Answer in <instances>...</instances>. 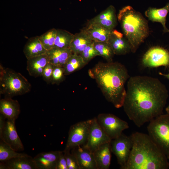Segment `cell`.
<instances>
[{"instance_id":"cell-1","label":"cell","mask_w":169,"mask_h":169,"mask_svg":"<svg viewBox=\"0 0 169 169\" xmlns=\"http://www.w3.org/2000/svg\"><path fill=\"white\" fill-rule=\"evenodd\" d=\"M168 97L167 90L158 79L131 77L123 107L129 119L140 127L161 115Z\"/></svg>"},{"instance_id":"cell-2","label":"cell","mask_w":169,"mask_h":169,"mask_svg":"<svg viewBox=\"0 0 169 169\" xmlns=\"http://www.w3.org/2000/svg\"><path fill=\"white\" fill-rule=\"evenodd\" d=\"M88 73L108 101L116 108L123 106L126 94L125 85L129 78L124 65L118 62H99Z\"/></svg>"},{"instance_id":"cell-3","label":"cell","mask_w":169,"mask_h":169,"mask_svg":"<svg viewBox=\"0 0 169 169\" xmlns=\"http://www.w3.org/2000/svg\"><path fill=\"white\" fill-rule=\"evenodd\" d=\"M131 153L122 169H167L168 159L148 135L135 132L130 136Z\"/></svg>"},{"instance_id":"cell-4","label":"cell","mask_w":169,"mask_h":169,"mask_svg":"<svg viewBox=\"0 0 169 169\" xmlns=\"http://www.w3.org/2000/svg\"><path fill=\"white\" fill-rule=\"evenodd\" d=\"M117 17L129 43L131 52L135 53L149 35L147 21L140 13L130 6L120 9Z\"/></svg>"},{"instance_id":"cell-5","label":"cell","mask_w":169,"mask_h":169,"mask_svg":"<svg viewBox=\"0 0 169 169\" xmlns=\"http://www.w3.org/2000/svg\"><path fill=\"white\" fill-rule=\"evenodd\" d=\"M31 85L20 73L0 66V93L12 98L29 92Z\"/></svg>"},{"instance_id":"cell-6","label":"cell","mask_w":169,"mask_h":169,"mask_svg":"<svg viewBox=\"0 0 169 169\" xmlns=\"http://www.w3.org/2000/svg\"><path fill=\"white\" fill-rule=\"evenodd\" d=\"M147 130L149 136L169 159V115L162 114L152 120Z\"/></svg>"},{"instance_id":"cell-7","label":"cell","mask_w":169,"mask_h":169,"mask_svg":"<svg viewBox=\"0 0 169 169\" xmlns=\"http://www.w3.org/2000/svg\"><path fill=\"white\" fill-rule=\"evenodd\" d=\"M96 118L101 127L111 140L119 136L129 127L127 122L111 114L101 113Z\"/></svg>"},{"instance_id":"cell-8","label":"cell","mask_w":169,"mask_h":169,"mask_svg":"<svg viewBox=\"0 0 169 169\" xmlns=\"http://www.w3.org/2000/svg\"><path fill=\"white\" fill-rule=\"evenodd\" d=\"M91 121L92 119L81 121L70 126L64 151H70L75 147L86 144Z\"/></svg>"},{"instance_id":"cell-9","label":"cell","mask_w":169,"mask_h":169,"mask_svg":"<svg viewBox=\"0 0 169 169\" xmlns=\"http://www.w3.org/2000/svg\"><path fill=\"white\" fill-rule=\"evenodd\" d=\"M110 143L112 152L116 156L120 168L122 169L131 153L132 146L131 137L122 133L117 138L111 140Z\"/></svg>"},{"instance_id":"cell-10","label":"cell","mask_w":169,"mask_h":169,"mask_svg":"<svg viewBox=\"0 0 169 169\" xmlns=\"http://www.w3.org/2000/svg\"><path fill=\"white\" fill-rule=\"evenodd\" d=\"M142 62L145 67L154 68L169 66V52L160 47L150 49L143 55Z\"/></svg>"},{"instance_id":"cell-11","label":"cell","mask_w":169,"mask_h":169,"mask_svg":"<svg viewBox=\"0 0 169 169\" xmlns=\"http://www.w3.org/2000/svg\"><path fill=\"white\" fill-rule=\"evenodd\" d=\"M15 120L6 119L5 125L0 131V140L17 152L24 150V146L18 134Z\"/></svg>"},{"instance_id":"cell-12","label":"cell","mask_w":169,"mask_h":169,"mask_svg":"<svg viewBox=\"0 0 169 169\" xmlns=\"http://www.w3.org/2000/svg\"><path fill=\"white\" fill-rule=\"evenodd\" d=\"M111 140L101 127L96 118L92 119L85 146L93 153L100 146Z\"/></svg>"},{"instance_id":"cell-13","label":"cell","mask_w":169,"mask_h":169,"mask_svg":"<svg viewBox=\"0 0 169 169\" xmlns=\"http://www.w3.org/2000/svg\"><path fill=\"white\" fill-rule=\"evenodd\" d=\"M117 20L115 9L113 6L110 5L97 15L89 20L87 23L98 25L112 31L117 25Z\"/></svg>"},{"instance_id":"cell-14","label":"cell","mask_w":169,"mask_h":169,"mask_svg":"<svg viewBox=\"0 0 169 169\" xmlns=\"http://www.w3.org/2000/svg\"><path fill=\"white\" fill-rule=\"evenodd\" d=\"M70 152L76 158L80 169H97L93 153L85 145L75 147Z\"/></svg>"},{"instance_id":"cell-15","label":"cell","mask_w":169,"mask_h":169,"mask_svg":"<svg viewBox=\"0 0 169 169\" xmlns=\"http://www.w3.org/2000/svg\"><path fill=\"white\" fill-rule=\"evenodd\" d=\"M107 43L111 48L114 54L123 55L131 52L130 46L126 39L122 33L113 29Z\"/></svg>"},{"instance_id":"cell-16","label":"cell","mask_w":169,"mask_h":169,"mask_svg":"<svg viewBox=\"0 0 169 169\" xmlns=\"http://www.w3.org/2000/svg\"><path fill=\"white\" fill-rule=\"evenodd\" d=\"M0 169H37L33 158L26 154L8 161L0 162Z\"/></svg>"},{"instance_id":"cell-17","label":"cell","mask_w":169,"mask_h":169,"mask_svg":"<svg viewBox=\"0 0 169 169\" xmlns=\"http://www.w3.org/2000/svg\"><path fill=\"white\" fill-rule=\"evenodd\" d=\"M61 151L40 153L33 158L37 169H56Z\"/></svg>"},{"instance_id":"cell-18","label":"cell","mask_w":169,"mask_h":169,"mask_svg":"<svg viewBox=\"0 0 169 169\" xmlns=\"http://www.w3.org/2000/svg\"><path fill=\"white\" fill-rule=\"evenodd\" d=\"M20 113V105L17 100L5 97L0 100V114L6 119L16 120Z\"/></svg>"},{"instance_id":"cell-19","label":"cell","mask_w":169,"mask_h":169,"mask_svg":"<svg viewBox=\"0 0 169 169\" xmlns=\"http://www.w3.org/2000/svg\"><path fill=\"white\" fill-rule=\"evenodd\" d=\"M111 153L110 142L101 145L93 152L97 169L109 168Z\"/></svg>"},{"instance_id":"cell-20","label":"cell","mask_w":169,"mask_h":169,"mask_svg":"<svg viewBox=\"0 0 169 169\" xmlns=\"http://www.w3.org/2000/svg\"><path fill=\"white\" fill-rule=\"evenodd\" d=\"M81 30L94 42H107L112 31L98 25L88 23Z\"/></svg>"},{"instance_id":"cell-21","label":"cell","mask_w":169,"mask_h":169,"mask_svg":"<svg viewBox=\"0 0 169 169\" xmlns=\"http://www.w3.org/2000/svg\"><path fill=\"white\" fill-rule=\"evenodd\" d=\"M27 59V70L30 76L34 77L42 76L44 68L49 62L46 54Z\"/></svg>"},{"instance_id":"cell-22","label":"cell","mask_w":169,"mask_h":169,"mask_svg":"<svg viewBox=\"0 0 169 169\" xmlns=\"http://www.w3.org/2000/svg\"><path fill=\"white\" fill-rule=\"evenodd\" d=\"M69 49L54 47L47 50L46 54L49 63L54 66L64 67L69 57L73 54Z\"/></svg>"},{"instance_id":"cell-23","label":"cell","mask_w":169,"mask_h":169,"mask_svg":"<svg viewBox=\"0 0 169 169\" xmlns=\"http://www.w3.org/2000/svg\"><path fill=\"white\" fill-rule=\"evenodd\" d=\"M169 12V2L161 8L149 7L145 12V13L149 20L160 23L163 27L164 33H169V29L166 25V18Z\"/></svg>"},{"instance_id":"cell-24","label":"cell","mask_w":169,"mask_h":169,"mask_svg":"<svg viewBox=\"0 0 169 169\" xmlns=\"http://www.w3.org/2000/svg\"><path fill=\"white\" fill-rule=\"evenodd\" d=\"M47 50L44 48L39 36L32 37L24 45L23 52L27 59L46 54Z\"/></svg>"},{"instance_id":"cell-25","label":"cell","mask_w":169,"mask_h":169,"mask_svg":"<svg viewBox=\"0 0 169 169\" xmlns=\"http://www.w3.org/2000/svg\"><path fill=\"white\" fill-rule=\"evenodd\" d=\"M93 42L81 30L79 32L74 34L69 49L73 53L80 54L84 49Z\"/></svg>"},{"instance_id":"cell-26","label":"cell","mask_w":169,"mask_h":169,"mask_svg":"<svg viewBox=\"0 0 169 169\" xmlns=\"http://www.w3.org/2000/svg\"><path fill=\"white\" fill-rule=\"evenodd\" d=\"M86 65L80 55L73 53L64 67V74L65 75H69L81 69Z\"/></svg>"},{"instance_id":"cell-27","label":"cell","mask_w":169,"mask_h":169,"mask_svg":"<svg viewBox=\"0 0 169 169\" xmlns=\"http://www.w3.org/2000/svg\"><path fill=\"white\" fill-rule=\"evenodd\" d=\"M74 34L65 30L57 29L54 47L59 48H69Z\"/></svg>"},{"instance_id":"cell-28","label":"cell","mask_w":169,"mask_h":169,"mask_svg":"<svg viewBox=\"0 0 169 169\" xmlns=\"http://www.w3.org/2000/svg\"><path fill=\"white\" fill-rule=\"evenodd\" d=\"M26 153H19L0 140V161L4 162L18 157L23 156Z\"/></svg>"},{"instance_id":"cell-29","label":"cell","mask_w":169,"mask_h":169,"mask_svg":"<svg viewBox=\"0 0 169 169\" xmlns=\"http://www.w3.org/2000/svg\"><path fill=\"white\" fill-rule=\"evenodd\" d=\"M94 46L98 56L104 58L107 62L112 61L114 54L107 42H94Z\"/></svg>"},{"instance_id":"cell-30","label":"cell","mask_w":169,"mask_h":169,"mask_svg":"<svg viewBox=\"0 0 169 169\" xmlns=\"http://www.w3.org/2000/svg\"><path fill=\"white\" fill-rule=\"evenodd\" d=\"M57 29L52 28L39 36L44 48L47 51L54 48Z\"/></svg>"},{"instance_id":"cell-31","label":"cell","mask_w":169,"mask_h":169,"mask_svg":"<svg viewBox=\"0 0 169 169\" xmlns=\"http://www.w3.org/2000/svg\"><path fill=\"white\" fill-rule=\"evenodd\" d=\"M79 55L86 64L92 59L98 56V53L94 46V42L88 45Z\"/></svg>"},{"instance_id":"cell-32","label":"cell","mask_w":169,"mask_h":169,"mask_svg":"<svg viewBox=\"0 0 169 169\" xmlns=\"http://www.w3.org/2000/svg\"><path fill=\"white\" fill-rule=\"evenodd\" d=\"M65 75L64 67L54 66L51 83L52 84H59L64 80Z\"/></svg>"},{"instance_id":"cell-33","label":"cell","mask_w":169,"mask_h":169,"mask_svg":"<svg viewBox=\"0 0 169 169\" xmlns=\"http://www.w3.org/2000/svg\"><path fill=\"white\" fill-rule=\"evenodd\" d=\"M65 157L68 169H80L76 158L69 151H63Z\"/></svg>"},{"instance_id":"cell-34","label":"cell","mask_w":169,"mask_h":169,"mask_svg":"<svg viewBox=\"0 0 169 169\" xmlns=\"http://www.w3.org/2000/svg\"><path fill=\"white\" fill-rule=\"evenodd\" d=\"M54 67V66L49 62L45 66L43 70L42 76L44 80L48 84L51 83Z\"/></svg>"},{"instance_id":"cell-35","label":"cell","mask_w":169,"mask_h":169,"mask_svg":"<svg viewBox=\"0 0 169 169\" xmlns=\"http://www.w3.org/2000/svg\"><path fill=\"white\" fill-rule=\"evenodd\" d=\"M56 169H68L66 160L63 151H60Z\"/></svg>"},{"instance_id":"cell-36","label":"cell","mask_w":169,"mask_h":169,"mask_svg":"<svg viewBox=\"0 0 169 169\" xmlns=\"http://www.w3.org/2000/svg\"><path fill=\"white\" fill-rule=\"evenodd\" d=\"M159 75L163 76L169 79V73L167 74H164L161 72H159Z\"/></svg>"},{"instance_id":"cell-37","label":"cell","mask_w":169,"mask_h":169,"mask_svg":"<svg viewBox=\"0 0 169 169\" xmlns=\"http://www.w3.org/2000/svg\"><path fill=\"white\" fill-rule=\"evenodd\" d=\"M166 111L167 114L169 115V105H168L166 109Z\"/></svg>"}]
</instances>
